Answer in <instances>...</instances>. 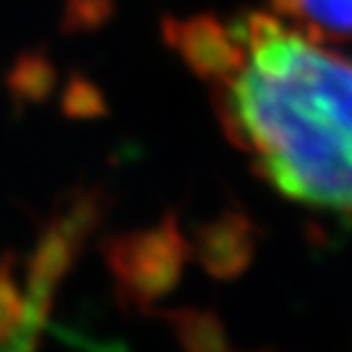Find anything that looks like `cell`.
I'll return each instance as SVG.
<instances>
[{"label": "cell", "mask_w": 352, "mask_h": 352, "mask_svg": "<svg viewBox=\"0 0 352 352\" xmlns=\"http://www.w3.org/2000/svg\"><path fill=\"white\" fill-rule=\"evenodd\" d=\"M300 21L337 37H352V0H282Z\"/></svg>", "instance_id": "2"}, {"label": "cell", "mask_w": 352, "mask_h": 352, "mask_svg": "<svg viewBox=\"0 0 352 352\" xmlns=\"http://www.w3.org/2000/svg\"><path fill=\"white\" fill-rule=\"evenodd\" d=\"M222 68L230 131L256 170L292 201L352 217V60L279 19L227 29Z\"/></svg>", "instance_id": "1"}, {"label": "cell", "mask_w": 352, "mask_h": 352, "mask_svg": "<svg viewBox=\"0 0 352 352\" xmlns=\"http://www.w3.org/2000/svg\"><path fill=\"white\" fill-rule=\"evenodd\" d=\"M47 84H50V74H47V65L42 58H34V55H26L19 63L13 65L11 78H8V87L16 97L21 100H37L47 91Z\"/></svg>", "instance_id": "4"}, {"label": "cell", "mask_w": 352, "mask_h": 352, "mask_svg": "<svg viewBox=\"0 0 352 352\" xmlns=\"http://www.w3.org/2000/svg\"><path fill=\"white\" fill-rule=\"evenodd\" d=\"M29 316V298L26 287L16 279V261L13 256L0 258V342L11 340L24 327Z\"/></svg>", "instance_id": "3"}, {"label": "cell", "mask_w": 352, "mask_h": 352, "mask_svg": "<svg viewBox=\"0 0 352 352\" xmlns=\"http://www.w3.org/2000/svg\"><path fill=\"white\" fill-rule=\"evenodd\" d=\"M45 324H47V316H42L39 311L29 308L24 327L19 329L11 340L0 342V352H37L39 334H42Z\"/></svg>", "instance_id": "5"}]
</instances>
